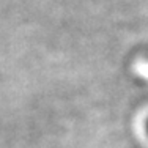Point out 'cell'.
Masks as SVG:
<instances>
[{"instance_id": "cell-1", "label": "cell", "mask_w": 148, "mask_h": 148, "mask_svg": "<svg viewBox=\"0 0 148 148\" xmlns=\"http://www.w3.org/2000/svg\"><path fill=\"white\" fill-rule=\"evenodd\" d=\"M147 134H148V120H147Z\"/></svg>"}]
</instances>
